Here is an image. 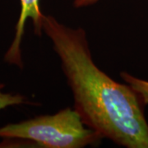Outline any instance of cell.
Listing matches in <instances>:
<instances>
[{"mask_svg":"<svg viewBox=\"0 0 148 148\" xmlns=\"http://www.w3.org/2000/svg\"><path fill=\"white\" fill-rule=\"evenodd\" d=\"M0 138L31 141L45 148H82L98 145L103 139L71 108L1 127Z\"/></svg>","mask_w":148,"mask_h":148,"instance_id":"7a4b0ae2","label":"cell"},{"mask_svg":"<svg viewBox=\"0 0 148 148\" xmlns=\"http://www.w3.org/2000/svg\"><path fill=\"white\" fill-rule=\"evenodd\" d=\"M123 81L128 84L136 93L139 95L143 106L148 105V81L140 79L126 72H122L120 73Z\"/></svg>","mask_w":148,"mask_h":148,"instance_id":"277c9868","label":"cell"},{"mask_svg":"<svg viewBox=\"0 0 148 148\" xmlns=\"http://www.w3.org/2000/svg\"><path fill=\"white\" fill-rule=\"evenodd\" d=\"M21 12L16 25L14 40L5 54V61L11 64L22 68L21 43L24 34L25 25L28 18L32 19L34 32L37 36H41L43 32V19L45 15L40 7V0H20Z\"/></svg>","mask_w":148,"mask_h":148,"instance_id":"3957f363","label":"cell"},{"mask_svg":"<svg viewBox=\"0 0 148 148\" xmlns=\"http://www.w3.org/2000/svg\"><path fill=\"white\" fill-rule=\"evenodd\" d=\"M4 87V85L0 83V110L4 109L6 107L13 106H19L27 103V99L19 95V94H11V93H3L2 89Z\"/></svg>","mask_w":148,"mask_h":148,"instance_id":"5b68a950","label":"cell"},{"mask_svg":"<svg viewBox=\"0 0 148 148\" xmlns=\"http://www.w3.org/2000/svg\"><path fill=\"white\" fill-rule=\"evenodd\" d=\"M43 32L60 58L73 95L74 109L85 124L119 146L148 148V123L139 95L95 64L84 30L45 15Z\"/></svg>","mask_w":148,"mask_h":148,"instance_id":"6da1fadb","label":"cell"},{"mask_svg":"<svg viewBox=\"0 0 148 148\" xmlns=\"http://www.w3.org/2000/svg\"><path fill=\"white\" fill-rule=\"evenodd\" d=\"M99 0H74L73 6L77 8H82L96 3Z\"/></svg>","mask_w":148,"mask_h":148,"instance_id":"8992f818","label":"cell"}]
</instances>
